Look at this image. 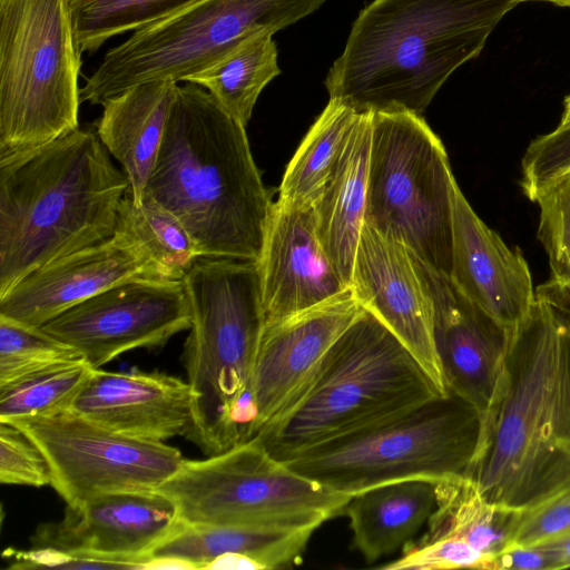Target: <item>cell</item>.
<instances>
[{
  "label": "cell",
  "instance_id": "8fae6325",
  "mask_svg": "<svg viewBox=\"0 0 570 570\" xmlns=\"http://www.w3.org/2000/svg\"><path fill=\"white\" fill-rule=\"evenodd\" d=\"M325 0H199L135 31L111 48L80 89L81 101L104 105L128 88L156 79L186 81L240 41L284 29Z\"/></svg>",
  "mask_w": 570,
  "mask_h": 570
},
{
  "label": "cell",
  "instance_id": "ee69618b",
  "mask_svg": "<svg viewBox=\"0 0 570 570\" xmlns=\"http://www.w3.org/2000/svg\"><path fill=\"white\" fill-rule=\"evenodd\" d=\"M566 333H567V341H568V347H569V354H570V324H564Z\"/></svg>",
  "mask_w": 570,
  "mask_h": 570
},
{
  "label": "cell",
  "instance_id": "f546056e",
  "mask_svg": "<svg viewBox=\"0 0 570 570\" xmlns=\"http://www.w3.org/2000/svg\"><path fill=\"white\" fill-rule=\"evenodd\" d=\"M532 202L540 208L537 237L550 266V278L538 286L535 297L570 324V171L546 184Z\"/></svg>",
  "mask_w": 570,
  "mask_h": 570
},
{
  "label": "cell",
  "instance_id": "4fadbf2b",
  "mask_svg": "<svg viewBox=\"0 0 570 570\" xmlns=\"http://www.w3.org/2000/svg\"><path fill=\"white\" fill-rule=\"evenodd\" d=\"M191 325L183 281L134 278L116 284L43 324L92 367L136 348L164 346Z\"/></svg>",
  "mask_w": 570,
  "mask_h": 570
},
{
  "label": "cell",
  "instance_id": "2e32d148",
  "mask_svg": "<svg viewBox=\"0 0 570 570\" xmlns=\"http://www.w3.org/2000/svg\"><path fill=\"white\" fill-rule=\"evenodd\" d=\"M350 288L448 394L434 343L432 303L410 249L364 223Z\"/></svg>",
  "mask_w": 570,
  "mask_h": 570
},
{
  "label": "cell",
  "instance_id": "44dd1931",
  "mask_svg": "<svg viewBox=\"0 0 570 570\" xmlns=\"http://www.w3.org/2000/svg\"><path fill=\"white\" fill-rule=\"evenodd\" d=\"M452 200L451 278L471 301L515 331L535 301L528 263L476 215L458 183Z\"/></svg>",
  "mask_w": 570,
  "mask_h": 570
},
{
  "label": "cell",
  "instance_id": "277c9868",
  "mask_svg": "<svg viewBox=\"0 0 570 570\" xmlns=\"http://www.w3.org/2000/svg\"><path fill=\"white\" fill-rule=\"evenodd\" d=\"M570 480V354L563 323L535 301L515 328L472 481L520 510Z\"/></svg>",
  "mask_w": 570,
  "mask_h": 570
},
{
  "label": "cell",
  "instance_id": "e0dca14e",
  "mask_svg": "<svg viewBox=\"0 0 570 570\" xmlns=\"http://www.w3.org/2000/svg\"><path fill=\"white\" fill-rule=\"evenodd\" d=\"M362 308L348 288L263 327L248 386L250 439L285 407Z\"/></svg>",
  "mask_w": 570,
  "mask_h": 570
},
{
  "label": "cell",
  "instance_id": "cb8c5ba5",
  "mask_svg": "<svg viewBox=\"0 0 570 570\" xmlns=\"http://www.w3.org/2000/svg\"><path fill=\"white\" fill-rule=\"evenodd\" d=\"M436 504L435 482L403 480L352 495L343 509L353 546L367 563L412 543Z\"/></svg>",
  "mask_w": 570,
  "mask_h": 570
},
{
  "label": "cell",
  "instance_id": "9a60e30c",
  "mask_svg": "<svg viewBox=\"0 0 570 570\" xmlns=\"http://www.w3.org/2000/svg\"><path fill=\"white\" fill-rule=\"evenodd\" d=\"M180 523L175 503L157 490L114 492L67 504L61 520L37 528L31 544L148 569L153 550Z\"/></svg>",
  "mask_w": 570,
  "mask_h": 570
},
{
  "label": "cell",
  "instance_id": "7bdbcfd3",
  "mask_svg": "<svg viewBox=\"0 0 570 570\" xmlns=\"http://www.w3.org/2000/svg\"><path fill=\"white\" fill-rule=\"evenodd\" d=\"M520 2H523V1H547V2H552L557 6H562V7H570V0H519Z\"/></svg>",
  "mask_w": 570,
  "mask_h": 570
},
{
  "label": "cell",
  "instance_id": "e575fe53",
  "mask_svg": "<svg viewBox=\"0 0 570 570\" xmlns=\"http://www.w3.org/2000/svg\"><path fill=\"white\" fill-rule=\"evenodd\" d=\"M520 185L530 200L546 184L570 171V124L535 137L522 157Z\"/></svg>",
  "mask_w": 570,
  "mask_h": 570
},
{
  "label": "cell",
  "instance_id": "3957f363",
  "mask_svg": "<svg viewBox=\"0 0 570 570\" xmlns=\"http://www.w3.org/2000/svg\"><path fill=\"white\" fill-rule=\"evenodd\" d=\"M129 188L97 131L0 158V297L33 271L114 236Z\"/></svg>",
  "mask_w": 570,
  "mask_h": 570
},
{
  "label": "cell",
  "instance_id": "60d3db41",
  "mask_svg": "<svg viewBox=\"0 0 570 570\" xmlns=\"http://www.w3.org/2000/svg\"><path fill=\"white\" fill-rule=\"evenodd\" d=\"M206 569H250V570H264L263 567L254 559L237 554L227 553L216 558L212 561Z\"/></svg>",
  "mask_w": 570,
  "mask_h": 570
},
{
  "label": "cell",
  "instance_id": "603a6c76",
  "mask_svg": "<svg viewBox=\"0 0 570 570\" xmlns=\"http://www.w3.org/2000/svg\"><path fill=\"white\" fill-rule=\"evenodd\" d=\"M371 136L372 112L360 114L331 179L313 205L318 240L347 287L365 223Z\"/></svg>",
  "mask_w": 570,
  "mask_h": 570
},
{
  "label": "cell",
  "instance_id": "ab89813d",
  "mask_svg": "<svg viewBox=\"0 0 570 570\" xmlns=\"http://www.w3.org/2000/svg\"><path fill=\"white\" fill-rule=\"evenodd\" d=\"M551 557L556 569L570 567V534L540 544Z\"/></svg>",
  "mask_w": 570,
  "mask_h": 570
},
{
  "label": "cell",
  "instance_id": "d590c367",
  "mask_svg": "<svg viewBox=\"0 0 570 570\" xmlns=\"http://www.w3.org/2000/svg\"><path fill=\"white\" fill-rule=\"evenodd\" d=\"M491 559L461 539L441 538L411 543L403 549V553L397 560L381 568L385 570H450L462 568L489 570Z\"/></svg>",
  "mask_w": 570,
  "mask_h": 570
},
{
  "label": "cell",
  "instance_id": "30bf717a",
  "mask_svg": "<svg viewBox=\"0 0 570 570\" xmlns=\"http://www.w3.org/2000/svg\"><path fill=\"white\" fill-rule=\"evenodd\" d=\"M157 491L187 524L315 531L352 497L272 456L256 438L205 460H185Z\"/></svg>",
  "mask_w": 570,
  "mask_h": 570
},
{
  "label": "cell",
  "instance_id": "5b68a950",
  "mask_svg": "<svg viewBox=\"0 0 570 570\" xmlns=\"http://www.w3.org/2000/svg\"><path fill=\"white\" fill-rule=\"evenodd\" d=\"M445 395L403 343L362 308L285 407L253 438L287 462Z\"/></svg>",
  "mask_w": 570,
  "mask_h": 570
},
{
  "label": "cell",
  "instance_id": "4316f807",
  "mask_svg": "<svg viewBox=\"0 0 570 570\" xmlns=\"http://www.w3.org/2000/svg\"><path fill=\"white\" fill-rule=\"evenodd\" d=\"M360 112L338 99L330 101L295 151L278 187L277 203L311 207L323 193Z\"/></svg>",
  "mask_w": 570,
  "mask_h": 570
},
{
  "label": "cell",
  "instance_id": "7c38bea8",
  "mask_svg": "<svg viewBox=\"0 0 570 570\" xmlns=\"http://www.w3.org/2000/svg\"><path fill=\"white\" fill-rule=\"evenodd\" d=\"M8 424L40 449L50 485L68 505L107 493L157 490L184 461L176 448L118 433L71 410Z\"/></svg>",
  "mask_w": 570,
  "mask_h": 570
},
{
  "label": "cell",
  "instance_id": "5bb4252c",
  "mask_svg": "<svg viewBox=\"0 0 570 570\" xmlns=\"http://www.w3.org/2000/svg\"><path fill=\"white\" fill-rule=\"evenodd\" d=\"M411 254L432 303L434 343L446 391L474 405L489 421L502 391L514 331L471 301L450 276Z\"/></svg>",
  "mask_w": 570,
  "mask_h": 570
},
{
  "label": "cell",
  "instance_id": "ba28073f",
  "mask_svg": "<svg viewBox=\"0 0 570 570\" xmlns=\"http://www.w3.org/2000/svg\"><path fill=\"white\" fill-rule=\"evenodd\" d=\"M81 53L68 0H0V158L79 128Z\"/></svg>",
  "mask_w": 570,
  "mask_h": 570
},
{
  "label": "cell",
  "instance_id": "d6a6232c",
  "mask_svg": "<svg viewBox=\"0 0 570 570\" xmlns=\"http://www.w3.org/2000/svg\"><path fill=\"white\" fill-rule=\"evenodd\" d=\"M70 345L45 333L0 316V385L50 365L79 360Z\"/></svg>",
  "mask_w": 570,
  "mask_h": 570
},
{
  "label": "cell",
  "instance_id": "d6986e66",
  "mask_svg": "<svg viewBox=\"0 0 570 570\" xmlns=\"http://www.w3.org/2000/svg\"><path fill=\"white\" fill-rule=\"evenodd\" d=\"M264 326L320 305L347 291L317 234L313 206L273 203L256 262Z\"/></svg>",
  "mask_w": 570,
  "mask_h": 570
},
{
  "label": "cell",
  "instance_id": "484cf974",
  "mask_svg": "<svg viewBox=\"0 0 570 570\" xmlns=\"http://www.w3.org/2000/svg\"><path fill=\"white\" fill-rule=\"evenodd\" d=\"M435 509L419 541L456 538L490 558L508 547L519 510L490 502L470 478L435 482Z\"/></svg>",
  "mask_w": 570,
  "mask_h": 570
},
{
  "label": "cell",
  "instance_id": "836d02e7",
  "mask_svg": "<svg viewBox=\"0 0 570 570\" xmlns=\"http://www.w3.org/2000/svg\"><path fill=\"white\" fill-rule=\"evenodd\" d=\"M568 534L570 480L518 511L508 547L537 546Z\"/></svg>",
  "mask_w": 570,
  "mask_h": 570
},
{
  "label": "cell",
  "instance_id": "74e56055",
  "mask_svg": "<svg viewBox=\"0 0 570 570\" xmlns=\"http://www.w3.org/2000/svg\"><path fill=\"white\" fill-rule=\"evenodd\" d=\"M10 563L8 568L27 569H114L136 570L137 564L102 558L77 556L53 548L32 547L29 550L7 549L3 554Z\"/></svg>",
  "mask_w": 570,
  "mask_h": 570
},
{
  "label": "cell",
  "instance_id": "1f68e13d",
  "mask_svg": "<svg viewBox=\"0 0 570 570\" xmlns=\"http://www.w3.org/2000/svg\"><path fill=\"white\" fill-rule=\"evenodd\" d=\"M199 0H68L81 52H94L114 36L160 22Z\"/></svg>",
  "mask_w": 570,
  "mask_h": 570
},
{
  "label": "cell",
  "instance_id": "83f0119b",
  "mask_svg": "<svg viewBox=\"0 0 570 570\" xmlns=\"http://www.w3.org/2000/svg\"><path fill=\"white\" fill-rule=\"evenodd\" d=\"M272 36L262 31L247 37L185 82L203 87L229 116L246 127L259 94L281 73Z\"/></svg>",
  "mask_w": 570,
  "mask_h": 570
},
{
  "label": "cell",
  "instance_id": "52a82bcc",
  "mask_svg": "<svg viewBox=\"0 0 570 570\" xmlns=\"http://www.w3.org/2000/svg\"><path fill=\"white\" fill-rule=\"evenodd\" d=\"M487 429L488 419L479 409L448 393L284 463L350 497L403 480L472 479Z\"/></svg>",
  "mask_w": 570,
  "mask_h": 570
},
{
  "label": "cell",
  "instance_id": "6da1fadb",
  "mask_svg": "<svg viewBox=\"0 0 570 570\" xmlns=\"http://www.w3.org/2000/svg\"><path fill=\"white\" fill-rule=\"evenodd\" d=\"M145 193L178 218L199 257L258 261L273 202L245 126L203 87L177 86Z\"/></svg>",
  "mask_w": 570,
  "mask_h": 570
},
{
  "label": "cell",
  "instance_id": "4dcf8cb0",
  "mask_svg": "<svg viewBox=\"0 0 570 570\" xmlns=\"http://www.w3.org/2000/svg\"><path fill=\"white\" fill-rule=\"evenodd\" d=\"M92 371L83 358H79L1 384L0 423L69 411Z\"/></svg>",
  "mask_w": 570,
  "mask_h": 570
},
{
  "label": "cell",
  "instance_id": "8992f818",
  "mask_svg": "<svg viewBox=\"0 0 570 570\" xmlns=\"http://www.w3.org/2000/svg\"><path fill=\"white\" fill-rule=\"evenodd\" d=\"M191 313L184 362L194 393L186 439L208 456L249 440L248 386L264 327L256 262L198 257L183 278Z\"/></svg>",
  "mask_w": 570,
  "mask_h": 570
},
{
  "label": "cell",
  "instance_id": "9c48e42d",
  "mask_svg": "<svg viewBox=\"0 0 570 570\" xmlns=\"http://www.w3.org/2000/svg\"><path fill=\"white\" fill-rule=\"evenodd\" d=\"M455 183L445 148L422 116L372 112L365 223L450 277Z\"/></svg>",
  "mask_w": 570,
  "mask_h": 570
},
{
  "label": "cell",
  "instance_id": "b9f144b4",
  "mask_svg": "<svg viewBox=\"0 0 570 570\" xmlns=\"http://www.w3.org/2000/svg\"><path fill=\"white\" fill-rule=\"evenodd\" d=\"M570 124V95L566 97L563 101V112L559 125Z\"/></svg>",
  "mask_w": 570,
  "mask_h": 570
},
{
  "label": "cell",
  "instance_id": "ffe728a7",
  "mask_svg": "<svg viewBox=\"0 0 570 570\" xmlns=\"http://www.w3.org/2000/svg\"><path fill=\"white\" fill-rule=\"evenodd\" d=\"M194 393L188 382L160 372L94 368L71 411L118 433L164 442L188 434Z\"/></svg>",
  "mask_w": 570,
  "mask_h": 570
},
{
  "label": "cell",
  "instance_id": "d4e9b609",
  "mask_svg": "<svg viewBox=\"0 0 570 570\" xmlns=\"http://www.w3.org/2000/svg\"><path fill=\"white\" fill-rule=\"evenodd\" d=\"M314 531L246 529L187 524L180 525L150 553L171 558L189 569H206L216 558L237 553L256 560L264 570L287 569L302 562Z\"/></svg>",
  "mask_w": 570,
  "mask_h": 570
},
{
  "label": "cell",
  "instance_id": "f35d334b",
  "mask_svg": "<svg viewBox=\"0 0 570 570\" xmlns=\"http://www.w3.org/2000/svg\"><path fill=\"white\" fill-rule=\"evenodd\" d=\"M489 570H556V568L548 552L540 546H513L494 554Z\"/></svg>",
  "mask_w": 570,
  "mask_h": 570
},
{
  "label": "cell",
  "instance_id": "f1b7e54d",
  "mask_svg": "<svg viewBox=\"0 0 570 570\" xmlns=\"http://www.w3.org/2000/svg\"><path fill=\"white\" fill-rule=\"evenodd\" d=\"M116 230L136 239L167 279L183 281L199 257L178 218L147 193L136 205L128 188L118 207Z\"/></svg>",
  "mask_w": 570,
  "mask_h": 570
},
{
  "label": "cell",
  "instance_id": "8d00e7d4",
  "mask_svg": "<svg viewBox=\"0 0 570 570\" xmlns=\"http://www.w3.org/2000/svg\"><path fill=\"white\" fill-rule=\"evenodd\" d=\"M0 482L36 488L51 483L49 464L40 449L8 423H0Z\"/></svg>",
  "mask_w": 570,
  "mask_h": 570
},
{
  "label": "cell",
  "instance_id": "7402d4cb",
  "mask_svg": "<svg viewBox=\"0 0 570 570\" xmlns=\"http://www.w3.org/2000/svg\"><path fill=\"white\" fill-rule=\"evenodd\" d=\"M177 86L171 79L141 82L102 105L96 131L122 166L136 205L155 168Z\"/></svg>",
  "mask_w": 570,
  "mask_h": 570
},
{
  "label": "cell",
  "instance_id": "ac0fdd59",
  "mask_svg": "<svg viewBox=\"0 0 570 570\" xmlns=\"http://www.w3.org/2000/svg\"><path fill=\"white\" fill-rule=\"evenodd\" d=\"M164 278L145 248L127 234L53 261L0 297V316L41 327L72 306L125 281Z\"/></svg>",
  "mask_w": 570,
  "mask_h": 570
},
{
  "label": "cell",
  "instance_id": "7a4b0ae2",
  "mask_svg": "<svg viewBox=\"0 0 570 570\" xmlns=\"http://www.w3.org/2000/svg\"><path fill=\"white\" fill-rule=\"evenodd\" d=\"M519 0H374L328 70L330 98L355 111L422 116Z\"/></svg>",
  "mask_w": 570,
  "mask_h": 570
}]
</instances>
